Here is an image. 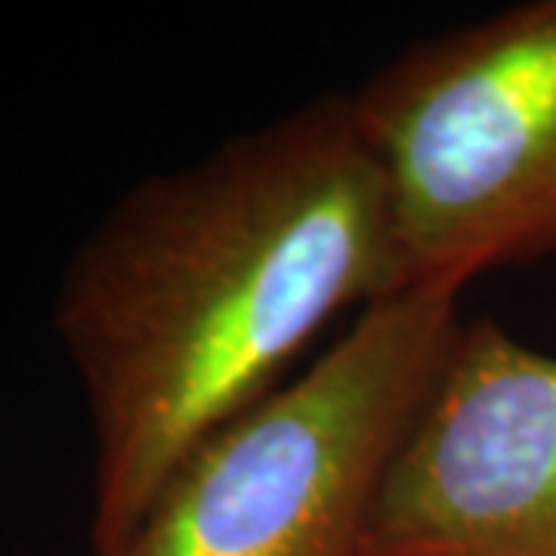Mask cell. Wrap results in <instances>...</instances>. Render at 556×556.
<instances>
[{"mask_svg": "<svg viewBox=\"0 0 556 556\" xmlns=\"http://www.w3.org/2000/svg\"><path fill=\"white\" fill-rule=\"evenodd\" d=\"M408 291L387 179L350 93L134 182L53 298L93 442L90 551L130 535L186 455L269 396L338 313Z\"/></svg>", "mask_w": 556, "mask_h": 556, "instance_id": "6da1fadb", "label": "cell"}, {"mask_svg": "<svg viewBox=\"0 0 556 556\" xmlns=\"http://www.w3.org/2000/svg\"><path fill=\"white\" fill-rule=\"evenodd\" d=\"M460 325L448 291L362 309L298 380L195 445L130 535L93 556H365Z\"/></svg>", "mask_w": 556, "mask_h": 556, "instance_id": "7a4b0ae2", "label": "cell"}, {"mask_svg": "<svg viewBox=\"0 0 556 556\" xmlns=\"http://www.w3.org/2000/svg\"><path fill=\"white\" fill-rule=\"evenodd\" d=\"M350 97L415 291L556 254V0L415 40Z\"/></svg>", "mask_w": 556, "mask_h": 556, "instance_id": "3957f363", "label": "cell"}, {"mask_svg": "<svg viewBox=\"0 0 556 556\" xmlns=\"http://www.w3.org/2000/svg\"><path fill=\"white\" fill-rule=\"evenodd\" d=\"M365 556H556V356L492 318L460 325Z\"/></svg>", "mask_w": 556, "mask_h": 556, "instance_id": "277c9868", "label": "cell"}]
</instances>
